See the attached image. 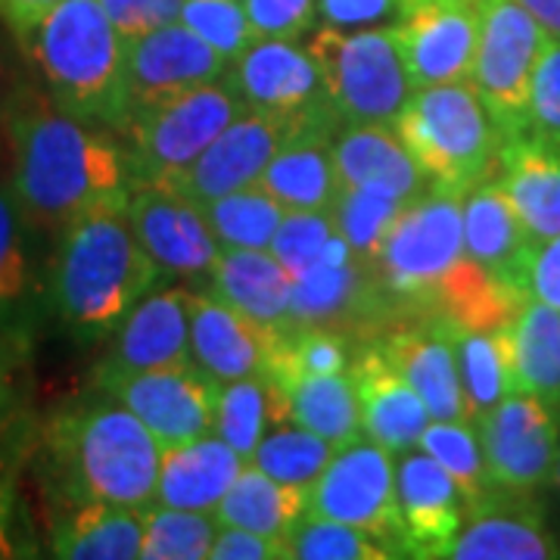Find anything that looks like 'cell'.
Returning a JSON list of instances; mask_svg holds the SVG:
<instances>
[{
  "instance_id": "8d00e7d4",
  "label": "cell",
  "mask_w": 560,
  "mask_h": 560,
  "mask_svg": "<svg viewBox=\"0 0 560 560\" xmlns=\"http://www.w3.org/2000/svg\"><path fill=\"white\" fill-rule=\"evenodd\" d=\"M221 249H271L287 209L259 184L200 206Z\"/></svg>"
},
{
  "instance_id": "83f0119b",
  "label": "cell",
  "mask_w": 560,
  "mask_h": 560,
  "mask_svg": "<svg viewBox=\"0 0 560 560\" xmlns=\"http://www.w3.org/2000/svg\"><path fill=\"white\" fill-rule=\"evenodd\" d=\"M243 467H246V458L221 440L219 433L215 436L206 433L200 440L162 448L160 482H156L153 504L212 514L234 480L241 477Z\"/></svg>"
},
{
  "instance_id": "816d5d0a",
  "label": "cell",
  "mask_w": 560,
  "mask_h": 560,
  "mask_svg": "<svg viewBox=\"0 0 560 560\" xmlns=\"http://www.w3.org/2000/svg\"><path fill=\"white\" fill-rule=\"evenodd\" d=\"M521 293L560 308V234L529 246L521 271Z\"/></svg>"
},
{
  "instance_id": "7a4b0ae2",
  "label": "cell",
  "mask_w": 560,
  "mask_h": 560,
  "mask_svg": "<svg viewBox=\"0 0 560 560\" xmlns=\"http://www.w3.org/2000/svg\"><path fill=\"white\" fill-rule=\"evenodd\" d=\"M160 280V268L128 221V206H106L60 231L47 305L69 337L88 346L116 334L125 315Z\"/></svg>"
},
{
  "instance_id": "d4e9b609",
  "label": "cell",
  "mask_w": 560,
  "mask_h": 560,
  "mask_svg": "<svg viewBox=\"0 0 560 560\" xmlns=\"http://www.w3.org/2000/svg\"><path fill=\"white\" fill-rule=\"evenodd\" d=\"M334 162L346 187H368L408 206L427 190L420 165L386 125H342L334 138Z\"/></svg>"
},
{
  "instance_id": "f907efd6",
  "label": "cell",
  "mask_w": 560,
  "mask_h": 560,
  "mask_svg": "<svg viewBox=\"0 0 560 560\" xmlns=\"http://www.w3.org/2000/svg\"><path fill=\"white\" fill-rule=\"evenodd\" d=\"M101 7L121 38H138L168 22H180L184 0H101Z\"/></svg>"
},
{
  "instance_id": "91938a15",
  "label": "cell",
  "mask_w": 560,
  "mask_h": 560,
  "mask_svg": "<svg viewBox=\"0 0 560 560\" xmlns=\"http://www.w3.org/2000/svg\"><path fill=\"white\" fill-rule=\"evenodd\" d=\"M551 480H555V486H558V492H560V442H558V460H555V474H551Z\"/></svg>"
},
{
  "instance_id": "4316f807",
  "label": "cell",
  "mask_w": 560,
  "mask_h": 560,
  "mask_svg": "<svg viewBox=\"0 0 560 560\" xmlns=\"http://www.w3.org/2000/svg\"><path fill=\"white\" fill-rule=\"evenodd\" d=\"M526 300L514 283L499 278L486 265L470 259L467 253L460 256L445 275H442L430 296L427 312L430 320H436L442 330H489L495 334Z\"/></svg>"
},
{
  "instance_id": "11a10c76",
  "label": "cell",
  "mask_w": 560,
  "mask_h": 560,
  "mask_svg": "<svg viewBox=\"0 0 560 560\" xmlns=\"http://www.w3.org/2000/svg\"><path fill=\"white\" fill-rule=\"evenodd\" d=\"M25 555L16 539V495L13 486L0 477V558H20Z\"/></svg>"
},
{
  "instance_id": "7bdbcfd3",
  "label": "cell",
  "mask_w": 560,
  "mask_h": 560,
  "mask_svg": "<svg viewBox=\"0 0 560 560\" xmlns=\"http://www.w3.org/2000/svg\"><path fill=\"white\" fill-rule=\"evenodd\" d=\"M271 253L290 271V278H300L324 261L352 256V246L340 237L330 209H320V212H287L271 241Z\"/></svg>"
},
{
  "instance_id": "f546056e",
  "label": "cell",
  "mask_w": 560,
  "mask_h": 560,
  "mask_svg": "<svg viewBox=\"0 0 560 560\" xmlns=\"http://www.w3.org/2000/svg\"><path fill=\"white\" fill-rule=\"evenodd\" d=\"M35 228L13 190L0 187V330L22 337L47 305V283L35 256Z\"/></svg>"
},
{
  "instance_id": "74e56055",
  "label": "cell",
  "mask_w": 560,
  "mask_h": 560,
  "mask_svg": "<svg viewBox=\"0 0 560 560\" xmlns=\"http://www.w3.org/2000/svg\"><path fill=\"white\" fill-rule=\"evenodd\" d=\"M448 337L455 346L460 389H464L467 415L474 423L482 411H489L492 405H499L511 393L508 359L501 349L499 330L495 334H489V330H452Z\"/></svg>"
},
{
  "instance_id": "836d02e7",
  "label": "cell",
  "mask_w": 560,
  "mask_h": 560,
  "mask_svg": "<svg viewBox=\"0 0 560 560\" xmlns=\"http://www.w3.org/2000/svg\"><path fill=\"white\" fill-rule=\"evenodd\" d=\"M308 511V489L287 486L261 474L256 464H246L228 495L212 511L219 526H241L283 545L287 533Z\"/></svg>"
},
{
  "instance_id": "7c38bea8",
  "label": "cell",
  "mask_w": 560,
  "mask_h": 560,
  "mask_svg": "<svg viewBox=\"0 0 560 560\" xmlns=\"http://www.w3.org/2000/svg\"><path fill=\"white\" fill-rule=\"evenodd\" d=\"M489 477L511 492H536L551 480L560 442V411L529 393H508L474 420Z\"/></svg>"
},
{
  "instance_id": "ffe728a7",
  "label": "cell",
  "mask_w": 560,
  "mask_h": 560,
  "mask_svg": "<svg viewBox=\"0 0 560 560\" xmlns=\"http://www.w3.org/2000/svg\"><path fill=\"white\" fill-rule=\"evenodd\" d=\"M405 558H445L464 526L467 504L458 482L433 455L405 452L396 467Z\"/></svg>"
},
{
  "instance_id": "7402d4cb",
  "label": "cell",
  "mask_w": 560,
  "mask_h": 560,
  "mask_svg": "<svg viewBox=\"0 0 560 560\" xmlns=\"http://www.w3.org/2000/svg\"><path fill=\"white\" fill-rule=\"evenodd\" d=\"M352 381L359 393L361 430L393 455H405L420 445L430 427V411L415 393V386L386 361L377 342H368L352 364Z\"/></svg>"
},
{
  "instance_id": "f1b7e54d",
  "label": "cell",
  "mask_w": 560,
  "mask_h": 560,
  "mask_svg": "<svg viewBox=\"0 0 560 560\" xmlns=\"http://www.w3.org/2000/svg\"><path fill=\"white\" fill-rule=\"evenodd\" d=\"M212 296L278 334L293 330L290 271L265 249H221L212 268Z\"/></svg>"
},
{
  "instance_id": "bcb514c9",
  "label": "cell",
  "mask_w": 560,
  "mask_h": 560,
  "mask_svg": "<svg viewBox=\"0 0 560 560\" xmlns=\"http://www.w3.org/2000/svg\"><path fill=\"white\" fill-rule=\"evenodd\" d=\"M180 22L228 62L241 60L259 40L241 0H184Z\"/></svg>"
},
{
  "instance_id": "6da1fadb",
  "label": "cell",
  "mask_w": 560,
  "mask_h": 560,
  "mask_svg": "<svg viewBox=\"0 0 560 560\" xmlns=\"http://www.w3.org/2000/svg\"><path fill=\"white\" fill-rule=\"evenodd\" d=\"M10 135L13 197L35 231H62L94 209L128 206L138 187L119 143L57 106L13 116Z\"/></svg>"
},
{
  "instance_id": "4fadbf2b",
  "label": "cell",
  "mask_w": 560,
  "mask_h": 560,
  "mask_svg": "<svg viewBox=\"0 0 560 560\" xmlns=\"http://www.w3.org/2000/svg\"><path fill=\"white\" fill-rule=\"evenodd\" d=\"M396 38L415 88L470 81L480 44V0H408Z\"/></svg>"
},
{
  "instance_id": "680465c9",
  "label": "cell",
  "mask_w": 560,
  "mask_h": 560,
  "mask_svg": "<svg viewBox=\"0 0 560 560\" xmlns=\"http://www.w3.org/2000/svg\"><path fill=\"white\" fill-rule=\"evenodd\" d=\"M7 84H10V69H7L3 54H0V103H3V97H7Z\"/></svg>"
},
{
  "instance_id": "9a60e30c",
  "label": "cell",
  "mask_w": 560,
  "mask_h": 560,
  "mask_svg": "<svg viewBox=\"0 0 560 560\" xmlns=\"http://www.w3.org/2000/svg\"><path fill=\"white\" fill-rule=\"evenodd\" d=\"M128 221L162 278H209L221 246L197 202L165 187H135Z\"/></svg>"
},
{
  "instance_id": "f5cc1de1",
  "label": "cell",
  "mask_w": 560,
  "mask_h": 560,
  "mask_svg": "<svg viewBox=\"0 0 560 560\" xmlns=\"http://www.w3.org/2000/svg\"><path fill=\"white\" fill-rule=\"evenodd\" d=\"M212 560H283V545L241 526H221L212 541Z\"/></svg>"
},
{
  "instance_id": "e575fe53",
  "label": "cell",
  "mask_w": 560,
  "mask_h": 560,
  "mask_svg": "<svg viewBox=\"0 0 560 560\" xmlns=\"http://www.w3.org/2000/svg\"><path fill=\"white\" fill-rule=\"evenodd\" d=\"M278 386L283 389L287 411H290L293 423L318 433L320 440H327L337 448L359 440V393H355V381L349 371L293 377Z\"/></svg>"
},
{
  "instance_id": "e0dca14e",
  "label": "cell",
  "mask_w": 560,
  "mask_h": 560,
  "mask_svg": "<svg viewBox=\"0 0 560 560\" xmlns=\"http://www.w3.org/2000/svg\"><path fill=\"white\" fill-rule=\"evenodd\" d=\"M445 558L545 560L560 558V545L545 526V514L533 501V492L492 486L467 504V521Z\"/></svg>"
},
{
  "instance_id": "f35d334b",
  "label": "cell",
  "mask_w": 560,
  "mask_h": 560,
  "mask_svg": "<svg viewBox=\"0 0 560 560\" xmlns=\"http://www.w3.org/2000/svg\"><path fill=\"white\" fill-rule=\"evenodd\" d=\"M334 455H337V445H330L327 440H320L318 433L287 420V423H275L271 430H265L249 464H256L271 480L308 489Z\"/></svg>"
},
{
  "instance_id": "60d3db41",
  "label": "cell",
  "mask_w": 560,
  "mask_h": 560,
  "mask_svg": "<svg viewBox=\"0 0 560 560\" xmlns=\"http://www.w3.org/2000/svg\"><path fill=\"white\" fill-rule=\"evenodd\" d=\"M386 560L389 545L352 523L302 514L283 539V560Z\"/></svg>"
},
{
  "instance_id": "52a82bcc",
  "label": "cell",
  "mask_w": 560,
  "mask_h": 560,
  "mask_svg": "<svg viewBox=\"0 0 560 560\" xmlns=\"http://www.w3.org/2000/svg\"><path fill=\"white\" fill-rule=\"evenodd\" d=\"M249 113L221 79L147 103L131 113L128 165L138 187H172L231 121Z\"/></svg>"
},
{
  "instance_id": "7dc6e473",
  "label": "cell",
  "mask_w": 560,
  "mask_h": 560,
  "mask_svg": "<svg viewBox=\"0 0 560 560\" xmlns=\"http://www.w3.org/2000/svg\"><path fill=\"white\" fill-rule=\"evenodd\" d=\"M526 135L560 150V38L545 35L529 84Z\"/></svg>"
},
{
  "instance_id": "d6a6232c",
  "label": "cell",
  "mask_w": 560,
  "mask_h": 560,
  "mask_svg": "<svg viewBox=\"0 0 560 560\" xmlns=\"http://www.w3.org/2000/svg\"><path fill=\"white\" fill-rule=\"evenodd\" d=\"M529 237L495 178L464 194V253L521 290Z\"/></svg>"
},
{
  "instance_id": "681fc988",
  "label": "cell",
  "mask_w": 560,
  "mask_h": 560,
  "mask_svg": "<svg viewBox=\"0 0 560 560\" xmlns=\"http://www.w3.org/2000/svg\"><path fill=\"white\" fill-rule=\"evenodd\" d=\"M408 0H318V20L340 32L393 28L405 16Z\"/></svg>"
},
{
  "instance_id": "db71d44e",
  "label": "cell",
  "mask_w": 560,
  "mask_h": 560,
  "mask_svg": "<svg viewBox=\"0 0 560 560\" xmlns=\"http://www.w3.org/2000/svg\"><path fill=\"white\" fill-rule=\"evenodd\" d=\"M57 3L60 0H0V20L13 28L16 38L25 40Z\"/></svg>"
},
{
  "instance_id": "ac0fdd59",
  "label": "cell",
  "mask_w": 560,
  "mask_h": 560,
  "mask_svg": "<svg viewBox=\"0 0 560 560\" xmlns=\"http://www.w3.org/2000/svg\"><path fill=\"white\" fill-rule=\"evenodd\" d=\"M280 334L215 296H190V361L215 386L265 377Z\"/></svg>"
},
{
  "instance_id": "ab89813d",
  "label": "cell",
  "mask_w": 560,
  "mask_h": 560,
  "mask_svg": "<svg viewBox=\"0 0 560 560\" xmlns=\"http://www.w3.org/2000/svg\"><path fill=\"white\" fill-rule=\"evenodd\" d=\"M219 536L215 514L184 511L168 504H150L143 511V560H206Z\"/></svg>"
},
{
  "instance_id": "5bb4252c",
  "label": "cell",
  "mask_w": 560,
  "mask_h": 560,
  "mask_svg": "<svg viewBox=\"0 0 560 560\" xmlns=\"http://www.w3.org/2000/svg\"><path fill=\"white\" fill-rule=\"evenodd\" d=\"M106 396L131 408L147 430L160 440L162 448L200 440L212 433L219 386L206 381L194 364L138 371L113 381L97 383Z\"/></svg>"
},
{
  "instance_id": "6f0895ef",
  "label": "cell",
  "mask_w": 560,
  "mask_h": 560,
  "mask_svg": "<svg viewBox=\"0 0 560 560\" xmlns=\"http://www.w3.org/2000/svg\"><path fill=\"white\" fill-rule=\"evenodd\" d=\"M13 415H16V393L10 386V374L0 368V440L7 436V430L13 423Z\"/></svg>"
},
{
  "instance_id": "8fae6325",
  "label": "cell",
  "mask_w": 560,
  "mask_h": 560,
  "mask_svg": "<svg viewBox=\"0 0 560 560\" xmlns=\"http://www.w3.org/2000/svg\"><path fill=\"white\" fill-rule=\"evenodd\" d=\"M308 514L361 526L386 541L396 558H405L393 452L374 440L349 442L330 458L308 486Z\"/></svg>"
},
{
  "instance_id": "d590c367",
  "label": "cell",
  "mask_w": 560,
  "mask_h": 560,
  "mask_svg": "<svg viewBox=\"0 0 560 560\" xmlns=\"http://www.w3.org/2000/svg\"><path fill=\"white\" fill-rule=\"evenodd\" d=\"M287 420H290V411H287L283 389L268 374L219 386L212 430L246 460L253 458L268 423L275 427V423H287Z\"/></svg>"
},
{
  "instance_id": "30bf717a",
  "label": "cell",
  "mask_w": 560,
  "mask_h": 560,
  "mask_svg": "<svg viewBox=\"0 0 560 560\" xmlns=\"http://www.w3.org/2000/svg\"><path fill=\"white\" fill-rule=\"evenodd\" d=\"M224 81L246 103L249 113H261L287 128L334 125L342 128L320 69L308 47L296 40L259 38L241 60L231 62Z\"/></svg>"
},
{
  "instance_id": "484cf974",
  "label": "cell",
  "mask_w": 560,
  "mask_h": 560,
  "mask_svg": "<svg viewBox=\"0 0 560 560\" xmlns=\"http://www.w3.org/2000/svg\"><path fill=\"white\" fill-rule=\"evenodd\" d=\"M529 243L560 234V150L521 135L501 143L499 178Z\"/></svg>"
},
{
  "instance_id": "3957f363",
  "label": "cell",
  "mask_w": 560,
  "mask_h": 560,
  "mask_svg": "<svg viewBox=\"0 0 560 560\" xmlns=\"http://www.w3.org/2000/svg\"><path fill=\"white\" fill-rule=\"evenodd\" d=\"M47 460L62 504L103 501L147 511L156 501L160 440L113 396L81 401L50 420Z\"/></svg>"
},
{
  "instance_id": "1f68e13d",
  "label": "cell",
  "mask_w": 560,
  "mask_h": 560,
  "mask_svg": "<svg viewBox=\"0 0 560 560\" xmlns=\"http://www.w3.org/2000/svg\"><path fill=\"white\" fill-rule=\"evenodd\" d=\"M143 545V511L103 504V501H72L50 529L54 558L66 560H135Z\"/></svg>"
},
{
  "instance_id": "5b68a950",
  "label": "cell",
  "mask_w": 560,
  "mask_h": 560,
  "mask_svg": "<svg viewBox=\"0 0 560 560\" xmlns=\"http://www.w3.org/2000/svg\"><path fill=\"white\" fill-rule=\"evenodd\" d=\"M396 131L433 187L464 197L499 172V128L470 81L418 88Z\"/></svg>"
},
{
  "instance_id": "4dcf8cb0",
  "label": "cell",
  "mask_w": 560,
  "mask_h": 560,
  "mask_svg": "<svg viewBox=\"0 0 560 560\" xmlns=\"http://www.w3.org/2000/svg\"><path fill=\"white\" fill-rule=\"evenodd\" d=\"M499 340L511 371V393H529L560 408V308L526 296L499 330Z\"/></svg>"
},
{
  "instance_id": "2e32d148",
  "label": "cell",
  "mask_w": 560,
  "mask_h": 560,
  "mask_svg": "<svg viewBox=\"0 0 560 560\" xmlns=\"http://www.w3.org/2000/svg\"><path fill=\"white\" fill-rule=\"evenodd\" d=\"M228 69L231 62L184 22H168L156 32L125 38V79L131 113L187 88L221 81Z\"/></svg>"
},
{
  "instance_id": "cb8c5ba5",
  "label": "cell",
  "mask_w": 560,
  "mask_h": 560,
  "mask_svg": "<svg viewBox=\"0 0 560 560\" xmlns=\"http://www.w3.org/2000/svg\"><path fill=\"white\" fill-rule=\"evenodd\" d=\"M377 346L386 361L415 386V393L430 411V420L470 423L464 389H460L455 346L436 320L423 327H411V330H396Z\"/></svg>"
},
{
  "instance_id": "9f6ffc18",
  "label": "cell",
  "mask_w": 560,
  "mask_h": 560,
  "mask_svg": "<svg viewBox=\"0 0 560 560\" xmlns=\"http://www.w3.org/2000/svg\"><path fill=\"white\" fill-rule=\"evenodd\" d=\"M523 10L539 22L545 35L560 38V0H517Z\"/></svg>"
},
{
  "instance_id": "f6af8a7d",
  "label": "cell",
  "mask_w": 560,
  "mask_h": 560,
  "mask_svg": "<svg viewBox=\"0 0 560 560\" xmlns=\"http://www.w3.org/2000/svg\"><path fill=\"white\" fill-rule=\"evenodd\" d=\"M342 371H349V342L340 330L296 327L290 334H280L268 377L275 383H287L293 377L342 374Z\"/></svg>"
},
{
  "instance_id": "9c48e42d",
  "label": "cell",
  "mask_w": 560,
  "mask_h": 560,
  "mask_svg": "<svg viewBox=\"0 0 560 560\" xmlns=\"http://www.w3.org/2000/svg\"><path fill=\"white\" fill-rule=\"evenodd\" d=\"M545 28L517 0H480V44L470 84L499 128L501 143L526 135V106Z\"/></svg>"
},
{
  "instance_id": "b9f144b4",
  "label": "cell",
  "mask_w": 560,
  "mask_h": 560,
  "mask_svg": "<svg viewBox=\"0 0 560 560\" xmlns=\"http://www.w3.org/2000/svg\"><path fill=\"white\" fill-rule=\"evenodd\" d=\"M405 206L408 202L377 194V190L340 184L337 200L330 206V215H334V224H337L342 241L352 246L355 259L374 265L389 228L405 212Z\"/></svg>"
},
{
  "instance_id": "8992f818",
  "label": "cell",
  "mask_w": 560,
  "mask_h": 560,
  "mask_svg": "<svg viewBox=\"0 0 560 560\" xmlns=\"http://www.w3.org/2000/svg\"><path fill=\"white\" fill-rule=\"evenodd\" d=\"M308 54L318 62L327 97L342 125L396 128L418 91L401 60L396 25L364 32L320 25L318 32H312Z\"/></svg>"
},
{
  "instance_id": "d6986e66",
  "label": "cell",
  "mask_w": 560,
  "mask_h": 560,
  "mask_svg": "<svg viewBox=\"0 0 560 560\" xmlns=\"http://www.w3.org/2000/svg\"><path fill=\"white\" fill-rule=\"evenodd\" d=\"M190 361V293L162 290L147 293L116 327L113 349L97 368V383L138 374L180 368Z\"/></svg>"
},
{
  "instance_id": "ee69618b",
  "label": "cell",
  "mask_w": 560,
  "mask_h": 560,
  "mask_svg": "<svg viewBox=\"0 0 560 560\" xmlns=\"http://www.w3.org/2000/svg\"><path fill=\"white\" fill-rule=\"evenodd\" d=\"M420 448L433 455L452 474V480L458 482L460 495H464V504L480 499L482 492L495 486L482 458L477 427L467 420H433L420 436Z\"/></svg>"
},
{
  "instance_id": "ba28073f",
  "label": "cell",
  "mask_w": 560,
  "mask_h": 560,
  "mask_svg": "<svg viewBox=\"0 0 560 560\" xmlns=\"http://www.w3.org/2000/svg\"><path fill=\"white\" fill-rule=\"evenodd\" d=\"M464 256V197L433 187L405 206L374 261V275L393 305L427 312L433 283Z\"/></svg>"
},
{
  "instance_id": "603a6c76",
  "label": "cell",
  "mask_w": 560,
  "mask_h": 560,
  "mask_svg": "<svg viewBox=\"0 0 560 560\" xmlns=\"http://www.w3.org/2000/svg\"><path fill=\"white\" fill-rule=\"evenodd\" d=\"M334 125H300L280 140L278 153L261 172L259 187L271 194L287 212H320L330 209L340 190L334 162Z\"/></svg>"
},
{
  "instance_id": "c3c4849f",
  "label": "cell",
  "mask_w": 560,
  "mask_h": 560,
  "mask_svg": "<svg viewBox=\"0 0 560 560\" xmlns=\"http://www.w3.org/2000/svg\"><path fill=\"white\" fill-rule=\"evenodd\" d=\"M243 7L256 38L296 40L318 16V0H243Z\"/></svg>"
},
{
  "instance_id": "44dd1931",
  "label": "cell",
  "mask_w": 560,
  "mask_h": 560,
  "mask_svg": "<svg viewBox=\"0 0 560 560\" xmlns=\"http://www.w3.org/2000/svg\"><path fill=\"white\" fill-rule=\"evenodd\" d=\"M287 131H290L287 125L268 119L261 113H243L202 150L200 160L168 190L202 206L243 187H253L259 184L265 165L278 153Z\"/></svg>"
},
{
  "instance_id": "277c9868",
  "label": "cell",
  "mask_w": 560,
  "mask_h": 560,
  "mask_svg": "<svg viewBox=\"0 0 560 560\" xmlns=\"http://www.w3.org/2000/svg\"><path fill=\"white\" fill-rule=\"evenodd\" d=\"M22 44L40 66L57 109L91 125H128L125 38L101 0H60Z\"/></svg>"
}]
</instances>
